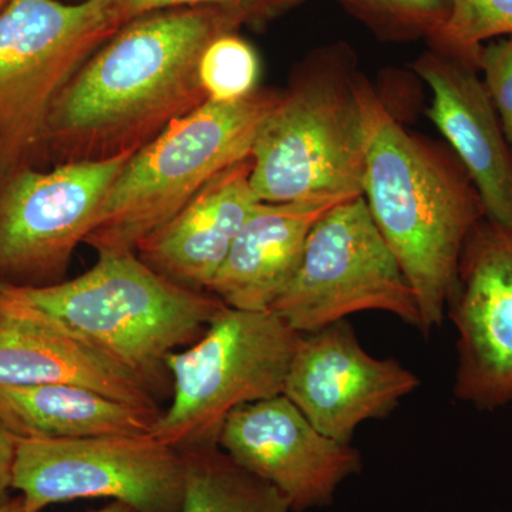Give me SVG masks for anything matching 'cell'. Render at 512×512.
<instances>
[{
    "label": "cell",
    "instance_id": "6da1fadb",
    "mask_svg": "<svg viewBox=\"0 0 512 512\" xmlns=\"http://www.w3.org/2000/svg\"><path fill=\"white\" fill-rule=\"evenodd\" d=\"M244 26L217 8L160 10L128 22L57 97L39 164L109 160L147 146L207 103L202 53Z\"/></svg>",
    "mask_w": 512,
    "mask_h": 512
},
{
    "label": "cell",
    "instance_id": "7a4b0ae2",
    "mask_svg": "<svg viewBox=\"0 0 512 512\" xmlns=\"http://www.w3.org/2000/svg\"><path fill=\"white\" fill-rule=\"evenodd\" d=\"M360 109L366 163L362 195L413 288L423 333L439 328L471 231L485 218L466 168L447 144L412 133L365 74Z\"/></svg>",
    "mask_w": 512,
    "mask_h": 512
},
{
    "label": "cell",
    "instance_id": "3957f363",
    "mask_svg": "<svg viewBox=\"0 0 512 512\" xmlns=\"http://www.w3.org/2000/svg\"><path fill=\"white\" fill-rule=\"evenodd\" d=\"M0 305L99 350L154 392L165 382V357L197 342L227 306L158 274L136 252L99 254L89 271L59 284H0Z\"/></svg>",
    "mask_w": 512,
    "mask_h": 512
},
{
    "label": "cell",
    "instance_id": "277c9868",
    "mask_svg": "<svg viewBox=\"0 0 512 512\" xmlns=\"http://www.w3.org/2000/svg\"><path fill=\"white\" fill-rule=\"evenodd\" d=\"M360 74L356 50L345 40L318 46L296 64L252 147L251 184L259 200L362 195Z\"/></svg>",
    "mask_w": 512,
    "mask_h": 512
},
{
    "label": "cell",
    "instance_id": "5b68a950",
    "mask_svg": "<svg viewBox=\"0 0 512 512\" xmlns=\"http://www.w3.org/2000/svg\"><path fill=\"white\" fill-rule=\"evenodd\" d=\"M282 90L256 89L229 103L207 101L174 121L121 168L84 244L97 254L136 252L229 165L251 156Z\"/></svg>",
    "mask_w": 512,
    "mask_h": 512
},
{
    "label": "cell",
    "instance_id": "8992f818",
    "mask_svg": "<svg viewBox=\"0 0 512 512\" xmlns=\"http://www.w3.org/2000/svg\"><path fill=\"white\" fill-rule=\"evenodd\" d=\"M127 23L123 0H10L0 10V180L39 164L57 97Z\"/></svg>",
    "mask_w": 512,
    "mask_h": 512
},
{
    "label": "cell",
    "instance_id": "52a82bcc",
    "mask_svg": "<svg viewBox=\"0 0 512 512\" xmlns=\"http://www.w3.org/2000/svg\"><path fill=\"white\" fill-rule=\"evenodd\" d=\"M301 338L274 311L225 306L191 348L165 357L173 402L151 436L181 453L217 447L229 413L284 393Z\"/></svg>",
    "mask_w": 512,
    "mask_h": 512
},
{
    "label": "cell",
    "instance_id": "ba28073f",
    "mask_svg": "<svg viewBox=\"0 0 512 512\" xmlns=\"http://www.w3.org/2000/svg\"><path fill=\"white\" fill-rule=\"evenodd\" d=\"M271 311L299 333L366 311L421 325L413 288L363 195L340 202L316 222L298 271Z\"/></svg>",
    "mask_w": 512,
    "mask_h": 512
},
{
    "label": "cell",
    "instance_id": "9c48e42d",
    "mask_svg": "<svg viewBox=\"0 0 512 512\" xmlns=\"http://www.w3.org/2000/svg\"><path fill=\"white\" fill-rule=\"evenodd\" d=\"M184 487V454L151 434L16 443L12 488L25 512L84 498H109L137 512H180Z\"/></svg>",
    "mask_w": 512,
    "mask_h": 512
},
{
    "label": "cell",
    "instance_id": "30bf717a",
    "mask_svg": "<svg viewBox=\"0 0 512 512\" xmlns=\"http://www.w3.org/2000/svg\"><path fill=\"white\" fill-rule=\"evenodd\" d=\"M134 153L50 171L23 168L0 180V284L62 282L104 195Z\"/></svg>",
    "mask_w": 512,
    "mask_h": 512
},
{
    "label": "cell",
    "instance_id": "8fae6325",
    "mask_svg": "<svg viewBox=\"0 0 512 512\" xmlns=\"http://www.w3.org/2000/svg\"><path fill=\"white\" fill-rule=\"evenodd\" d=\"M457 329L454 394L481 410L512 402V228L483 218L447 308Z\"/></svg>",
    "mask_w": 512,
    "mask_h": 512
},
{
    "label": "cell",
    "instance_id": "7c38bea8",
    "mask_svg": "<svg viewBox=\"0 0 512 512\" xmlns=\"http://www.w3.org/2000/svg\"><path fill=\"white\" fill-rule=\"evenodd\" d=\"M218 447L275 487L295 512L329 505L339 485L362 468L352 444L320 433L285 394L229 413Z\"/></svg>",
    "mask_w": 512,
    "mask_h": 512
},
{
    "label": "cell",
    "instance_id": "4fadbf2b",
    "mask_svg": "<svg viewBox=\"0 0 512 512\" xmlns=\"http://www.w3.org/2000/svg\"><path fill=\"white\" fill-rule=\"evenodd\" d=\"M419 384L396 360L370 356L345 319L302 333L282 394L320 433L350 444L360 424L389 416Z\"/></svg>",
    "mask_w": 512,
    "mask_h": 512
},
{
    "label": "cell",
    "instance_id": "5bb4252c",
    "mask_svg": "<svg viewBox=\"0 0 512 512\" xmlns=\"http://www.w3.org/2000/svg\"><path fill=\"white\" fill-rule=\"evenodd\" d=\"M431 92L427 117L466 168L487 220L512 228V153L477 67L427 49L412 64Z\"/></svg>",
    "mask_w": 512,
    "mask_h": 512
},
{
    "label": "cell",
    "instance_id": "9a60e30c",
    "mask_svg": "<svg viewBox=\"0 0 512 512\" xmlns=\"http://www.w3.org/2000/svg\"><path fill=\"white\" fill-rule=\"evenodd\" d=\"M251 156L229 165L156 232L136 254L175 284L207 291L259 198L251 184Z\"/></svg>",
    "mask_w": 512,
    "mask_h": 512
},
{
    "label": "cell",
    "instance_id": "2e32d148",
    "mask_svg": "<svg viewBox=\"0 0 512 512\" xmlns=\"http://www.w3.org/2000/svg\"><path fill=\"white\" fill-rule=\"evenodd\" d=\"M349 198L353 197L259 201L207 292L229 308L271 311L298 271L316 222Z\"/></svg>",
    "mask_w": 512,
    "mask_h": 512
},
{
    "label": "cell",
    "instance_id": "e0dca14e",
    "mask_svg": "<svg viewBox=\"0 0 512 512\" xmlns=\"http://www.w3.org/2000/svg\"><path fill=\"white\" fill-rule=\"evenodd\" d=\"M77 384L158 412L156 392L99 350L0 305V386Z\"/></svg>",
    "mask_w": 512,
    "mask_h": 512
},
{
    "label": "cell",
    "instance_id": "ac0fdd59",
    "mask_svg": "<svg viewBox=\"0 0 512 512\" xmlns=\"http://www.w3.org/2000/svg\"><path fill=\"white\" fill-rule=\"evenodd\" d=\"M160 414L77 384L0 386V419L18 439L146 436Z\"/></svg>",
    "mask_w": 512,
    "mask_h": 512
},
{
    "label": "cell",
    "instance_id": "d6986e66",
    "mask_svg": "<svg viewBox=\"0 0 512 512\" xmlns=\"http://www.w3.org/2000/svg\"><path fill=\"white\" fill-rule=\"evenodd\" d=\"M183 454L185 487L180 512H292L284 495L239 467L220 447Z\"/></svg>",
    "mask_w": 512,
    "mask_h": 512
},
{
    "label": "cell",
    "instance_id": "ffe728a7",
    "mask_svg": "<svg viewBox=\"0 0 512 512\" xmlns=\"http://www.w3.org/2000/svg\"><path fill=\"white\" fill-rule=\"evenodd\" d=\"M507 36H512V0H451L447 22L427 43L480 70L484 46Z\"/></svg>",
    "mask_w": 512,
    "mask_h": 512
},
{
    "label": "cell",
    "instance_id": "44dd1931",
    "mask_svg": "<svg viewBox=\"0 0 512 512\" xmlns=\"http://www.w3.org/2000/svg\"><path fill=\"white\" fill-rule=\"evenodd\" d=\"M349 15L387 43L436 35L451 12V0H336Z\"/></svg>",
    "mask_w": 512,
    "mask_h": 512
},
{
    "label": "cell",
    "instance_id": "7402d4cb",
    "mask_svg": "<svg viewBox=\"0 0 512 512\" xmlns=\"http://www.w3.org/2000/svg\"><path fill=\"white\" fill-rule=\"evenodd\" d=\"M261 63L251 43L238 32L212 40L202 53L198 76L208 101L229 103L258 89Z\"/></svg>",
    "mask_w": 512,
    "mask_h": 512
},
{
    "label": "cell",
    "instance_id": "603a6c76",
    "mask_svg": "<svg viewBox=\"0 0 512 512\" xmlns=\"http://www.w3.org/2000/svg\"><path fill=\"white\" fill-rule=\"evenodd\" d=\"M305 0H123L128 22L148 13L178 8H217L238 16L245 26L264 28Z\"/></svg>",
    "mask_w": 512,
    "mask_h": 512
},
{
    "label": "cell",
    "instance_id": "cb8c5ba5",
    "mask_svg": "<svg viewBox=\"0 0 512 512\" xmlns=\"http://www.w3.org/2000/svg\"><path fill=\"white\" fill-rule=\"evenodd\" d=\"M480 73L512 153V36L484 46Z\"/></svg>",
    "mask_w": 512,
    "mask_h": 512
},
{
    "label": "cell",
    "instance_id": "d4e9b609",
    "mask_svg": "<svg viewBox=\"0 0 512 512\" xmlns=\"http://www.w3.org/2000/svg\"><path fill=\"white\" fill-rule=\"evenodd\" d=\"M16 443L18 439L10 433L6 424L0 419V504L9 500V491L13 490Z\"/></svg>",
    "mask_w": 512,
    "mask_h": 512
},
{
    "label": "cell",
    "instance_id": "484cf974",
    "mask_svg": "<svg viewBox=\"0 0 512 512\" xmlns=\"http://www.w3.org/2000/svg\"><path fill=\"white\" fill-rule=\"evenodd\" d=\"M0 512H25L22 497L9 498L6 503L0 504Z\"/></svg>",
    "mask_w": 512,
    "mask_h": 512
},
{
    "label": "cell",
    "instance_id": "4316f807",
    "mask_svg": "<svg viewBox=\"0 0 512 512\" xmlns=\"http://www.w3.org/2000/svg\"><path fill=\"white\" fill-rule=\"evenodd\" d=\"M92 512H137L130 505L120 503V501H111L110 504L104 505V507L99 508V510Z\"/></svg>",
    "mask_w": 512,
    "mask_h": 512
},
{
    "label": "cell",
    "instance_id": "83f0119b",
    "mask_svg": "<svg viewBox=\"0 0 512 512\" xmlns=\"http://www.w3.org/2000/svg\"><path fill=\"white\" fill-rule=\"evenodd\" d=\"M9 2L10 0H0V10L5 8V6L8 5Z\"/></svg>",
    "mask_w": 512,
    "mask_h": 512
}]
</instances>
